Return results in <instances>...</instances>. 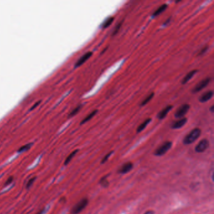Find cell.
Instances as JSON below:
<instances>
[{
	"mask_svg": "<svg viewBox=\"0 0 214 214\" xmlns=\"http://www.w3.org/2000/svg\"><path fill=\"white\" fill-rule=\"evenodd\" d=\"M200 135L201 129L198 128H194L184 138L183 143L184 144H190L195 142L200 136Z\"/></svg>",
	"mask_w": 214,
	"mask_h": 214,
	"instance_id": "cell-1",
	"label": "cell"
},
{
	"mask_svg": "<svg viewBox=\"0 0 214 214\" xmlns=\"http://www.w3.org/2000/svg\"><path fill=\"white\" fill-rule=\"evenodd\" d=\"M88 203H89V200L87 199L84 198L81 199L72 207L71 210V213L72 214L80 213L83 210H84V208L87 206Z\"/></svg>",
	"mask_w": 214,
	"mask_h": 214,
	"instance_id": "cell-2",
	"label": "cell"
},
{
	"mask_svg": "<svg viewBox=\"0 0 214 214\" xmlns=\"http://www.w3.org/2000/svg\"><path fill=\"white\" fill-rule=\"evenodd\" d=\"M172 142L171 141H166L164 143H163L154 152V155L157 156H161L166 154V152L170 150L172 146Z\"/></svg>",
	"mask_w": 214,
	"mask_h": 214,
	"instance_id": "cell-3",
	"label": "cell"
},
{
	"mask_svg": "<svg viewBox=\"0 0 214 214\" xmlns=\"http://www.w3.org/2000/svg\"><path fill=\"white\" fill-rule=\"evenodd\" d=\"M190 109V106L189 104H182L177 109L174 116L177 118L181 119V118L184 117V116L187 114Z\"/></svg>",
	"mask_w": 214,
	"mask_h": 214,
	"instance_id": "cell-4",
	"label": "cell"
},
{
	"mask_svg": "<svg viewBox=\"0 0 214 214\" xmlns=\"http://www.w3.org/2000/svg\"><path fill=\"white\" fill-rule=\"evenodd\" d=\"M210 80H211V78L210 77H207V78H204V79L202 80L200 82L197 84L195 86V87L193 89L192 92L193 93H196V92H199L201 91L202 89H204L208 86V84H209L210 82Z\"/></svg>",
	"mask_w": 214,
	"mask_h": 214,
	"instance_id": "cell-5",
	"label": "cell"
},
{
	"mask_svg": "<svg viewBox=\"0 0 214 214\" xmlns=\"http://www.w3.org/2000/svg\"><path fill=\"white\" fill-rule=\"evenodd\" d=\"M208 146H209V142H208V141L207 139H203L195 146V150L196 153H203V152L207 150Z\"/></svg>",
	"mask_w": 214,
	"mask_h": 214,
	"instance_id": "cell-6",
	"label": "cell"
},
{
	"mask_svg": "<svg viewBox=\"0 0 214 214\" xmlns=\"http://www.w3.org/2000/svg\"><path fill=\"white\" fill-rule=\"evenodd\" d=\"M133 168V164L131 162H127L123 164L118 170V173L120 174H126L131 171Z\"/></svg>",
	"mask_w": 214,
	"mask_h": 214,
	"instance_id": "cell-7",
	"label": "cell"
},
{
	"mask_svg": "<svg viewBox=\"0 0 214 214\" xmlns=\"http://www.w3.org/2000/svg\"><path fill=\"white\" fill-rule=\"evenodd\" d=\"M187 122V118L183 117V118H181V119H179L178 120H177L176 121L173 122L171 124V127L172 129H180V128H182V127H183Z\"/></svg>",
	"mask_w": 214,
	"mask_h": 214,
	"instance_id": "cell-8",
	"label": "cell"
},
{
	"mask_svg": "<svg viewBox=\"0 0 214 214\" xmlns=\"http://www.w3.org/2000/svg\"><path fill=\"white\" fill-rule=\"evenodd\" d=\"M93 53L92 52H88L87 53H86L85 54H84L82 57L77 60V62H76L75 67H80L81 65H82L83 64H84L89 59L92 57Z\"/></svg>",
	"mask_w": 214,
	"mask_h": 214,
	"instance_id": "cell-9",
	"label": "cell"
},
{
	"mask_svg": "<svg viewBox=\"0 0 214 214\" xmlns=\"http://www.w3.org/2000/svg\"><path fill=\"white\" fill-rule=\"evenodd\" d=\"M172 108H173L172 105H168L167 106L165 107V108H163L158 114H157V117L160 120L163 119L164 118L166 117V116L168 114V112L172 109Z\"/></svg>",
	"mask_w": 214,
	"mask_h": 214,
	"instance_id": "cell-10",
	"label": "cell"
},
{
	"mask_svg": "<svg viewBox=\"0 0 214 214\" xmlns=\"http://www.w3.org/2000/svg\"><path fill=\"white\" fill-rule=\"evenodd\" d=\"M213 92L212 91H208L204 94H203L199 100L200 103H206L213 97Z\"/></svg>",
	"mask_w": 214,
	"mask_h": 214,
	"instance_id": "cell-11",
	"label": "cell"
},
{
	"mask_svg": "<svg viewBox=\"0 0 214 214\" xmlns=\"http://www.w3.org/2000/svg\"><path fill=\"white\" fill-rule=\"evenodd\" d=\"M197 72H198V70H196V69L192 70L191 71L189 72L188 74L183 78V79L182 81V84H183V85L188 82L191 79V78L194 77V75L196 74Z\"/></svg>",
	"mask_w": 214,
	"mask_h": 214,
	"instance_id": "cell-12",
	"label": "cell"
},
{
	"mask_svg": "<svg viewBox=\"0 0 214 214\" xmlns=\"http://www.w3.org/2000/svg\"><path fill=\"white\" fill-rule=\"evenodd\" d=\"M151 121V118H147V119H145L141 125L138 127L137 129H136V132L137 133H139L141 131H143L144 129L146 128L148 125V124Z\"/></svg>",
	"mask_w": 214,
	"mask_h": 214,
	"instance_id": "cell-13",
	"label": "cell"
},
{
	"mask_svg": "<svg viewBox=\"0 0 214 214\" xmlns=\"http://www.w3.org/2000/svg\"><path fill=\"white\" fill-rule=\"evenodd\" d=\"M168 6L167 4H163L162 5H161V6L158 8H157L155 12L153 13V16H157L160 15V14H161L163 12H164L168 8Z\"/></svg>",
	"mask_w": 214,
	"mask_h": 214,
	"instance_id": "cell-14",
	"label": "cell"
},
{
	"mask_svg": "<svg viewBox=\"0 0 214 214\" xmlns=\"http://www.w3.org/2000/svg\"><path fill=\"white\" fill-rule=\"evenodd\" d=\"M98 112V110L97 109H95V110H94L93 111H92L91 113L89 114L84 119L81 121V125H83V124H85L86 122L89 121L90 120H91V119H92V118L95 116V115Z\"/></svg>",
	"mask_w": 214,
	"mask_h": 214,
	"instance_id": "cell-15",
	"label": "cell"
},
{
	"mask_svg": "<svg viewBox=\"0 0 214 214\" xmlns=\"http://www.w3.org/2000/svg\"><path fill=\"white\" fill-rule=\"evenodd\" d=\"M114 20V17L113 16H110V17L107 18L104 23L102 24V29H106L107 28H108L112 23V22Z\"/></svg>",
	"mask_w": 214,
	"mask_h": 214,
	"instance_id": "cell-16",
	"label": "cell"
},
{
	"mask_svg": "<svg viewBox=\"0 0 214 214\" xmlns=\"http://www.w3.org/2000/svg\"><path fill=\"white\" fill-rule=\"evenodd\" d=\"M78 151V150H74V151H72V153L66 158V159H65V160L64 161V165H67L69 164V163L71 161V160L73 159V158H74L76 155V154L77 153Z\"/></svg>",
	"mask_w": 214,
	"mask_h": 214,
	"instance_id": "cell-17",
	"label": "cell"
},
{
	"mask_svg": "<svg viewBox=\"0 0 214 214\" xmlns=\"http://www.w3.org/2000/svg\"><path fill=\"white\" fill-rule=\"evenodd\" d=\"M108 176H109V174H106V175H105L104 177H103L102 178H101L99 181L100 185L104 188H107L109 185V183L108 180Z\"/></svg>",
	"mask_w": 214,
	"mask_h": 214,
	"instance_id": "cell-18",
	"label": "cell"
},
{
	"mask_svg": "<svg viewBox=\"0 0 214 214\" xmlns=\"http://www.w3.org/2000/svg\"><path fill=\"white\" fill-rule=\"evenodd\" d=\"M154 95H155L154 92H151V94H150L148 96L142 101L141 104V106H144L146 104H147L148 103H150V100L153 98Z\"/></svg>",
	"mask_w": 214,
	"mask_h": 214,
	"instance_id": "cell-19",
	"label": "cell"
},
{
	"mask_svg": "<svg viewBox=\"0 0 214 214\" xmlns=\"http://www.w3.org/2000/svg\"><path fill=\"white\" fill-rule=\"evenodd\" d=\"M32 143H28V144H25V145H23V146H21V147H20L19 149H18V150L17 151V152H18V153H23V152H24V151H28V150H29L31 147H32Z\"/></svg>",
	"mask_w": 214,
	"mask_h": 214,
	"instance_id": "cell-20",
	"label": "cell"
},
{
	"mask_svg": "<svg viewBox=\"0 0 214 214\" xmlns=\"http://www.w3.org/2000/svg\"><path fill=\"white\" fill-rule=\"evenodd\" d=\"M122 23H123V20H122L121 21L119 22V23H118L116 25L115 28L114 29V30H113V32H112V36H115L116 34H117L118 32H119V30H120V29H121V26H122Z\"/></svg>",
	"mask_w": 214,
	"mask_h": 214,
	"instance_id": "cell-21",
	"label": "cell"
},
{
	"mask_svg": "<svg viewBox=\"0 0 214 214\" xmlns=\"http://www.w3.org/2000/svg\"><path fill=\"white\" fill-rule=\"evenodd\" d=\"M81 108H82V106L79 105V106H78L77 108H75L74 109H73L72 111V112L69 114V117H73V116H74L75 114H77L78 112H79V111L81 110Z\"/></svg>",
	"mask_w": 214,
	"mask_h": 214,
	"instance_id": "cell-22",
	"label": "cell"
},
{
	"mask_svg": "<svg viewBox=\"0 0 214 214\" xmlns=\"http://www.w3.org/2000/svg\"><path fill=\"white\" fill-rule=\"evenodd\" d=\"M114 153V151H111L109 152V153H108V154H107V155L103 158L102 161H101V164H104V163H105L107 161H108V159L109 158V157L112 155V153Z\"/></svg>",
	"mask_w": 214,
	"mask_h": 214,
	"instance_id": "cell-23",
	"label": "cell"
},
{
	"mask_svg": "<svg viewBox=\"0 0 214 214\" xmlns=\"http://www.w3.org/2000/svg\"><path fill=\"white\" fill-rule=\"evenodd\" d=\"M35 178H36L35 177H33V178H30V179L29 180V182H27L26 185V187L27 189L30 188L32 187L33 183H34V182H35Z\"/></svg>",
	"mask_w": 214,
	"mask_h": 214,
	"instance_id": "cell-24",
	"label": "cell"
},
{
	"mask_svg": "<svg viewBox=\"0 0 214 214\" xmlns=\"http://www.w3.org/2000/svg\"><path fill=\"white\" fill-rule=\"evenodd\" d=\"M208 46H205L204 47H203L200 50V52H199V53L198 54V55L199 56H202V55H204L207 52V50H208Z\"/></svg>",
	"mask_w": 214,
	"mask_h": 214,
	"instance_id": "cell-25",
	"label": "cell"
},
{
	"mask_svg": "<svg viewBox=\"0 0 214 214\" xmlns=\"http://www.w3.org/2000/svg\"><path fill=\"white\" fill-rule=\"evenodd\" d=\"M13 177H9L6 182H5L4 183V185L5 186H8L10 185V184H12V183L13 182Z\"/></svg>",
	"mask_w": 214,
	"mask_h": 214,
	"instance_id": "cell-26",
	"label": "cell"
},
{
	"mask_svg": "<svg viewBox=\"0 0 214 214\" xmlns=\"http://www.w3.org/2000/svg\"><path fill=\"white\" fill-rule=\"evenodd\" d=\"M144 214H155V212H154V211L150 210L146 211Z\"/></svg>",
	"mask_w": 214,
	"mask_h": 214,
	"instance_id": "cell-27",
	"label": "cell"
},
{
	"mask_svg": "<svg viewBox=\"0 0 214 214\" xmlns=\"http://www.w3.org/2000/svg\"><path fill=\"white\" fill-rule=\"evenodd\" d=\"M44 212H45V209H42V210H40L39 212H38L36 214H43Z\"/></svg>",
	"mask_w": 214,
	"mask_h": 214,
	"instance_id": "cell-28",
	"label": "cell"
},
{
	"mask_svg": "<svg viewBox=\"0 0 214 214\" xmlns=\"http://www.w3.org/2000/svg\"><path fill=\"white\" fill-rule=\"evenodd\" d=\"M40 103V101H39V102L37 103L36 104H35L34 105H33V107H32V108H31V110H32V109H34V108H35V107H37V105H38V104H39V103Z\"/></svg>",
	"mask_w": 214,
	"mask_h": 214,
	"instance_id": "cell-29",
	"label": "cell"
},
{
	"mask_svg": "<svg viewBox=\"0 0 214 214\" xmlns=\"http://www.w3.org/2000/svg\"><path fill=\"white\" fill-rule=\"evenodd\" d=\"M170 19H171V17H170V18H168V19L166 20V21L165 22V23H164V24H165V25H166L167 23H169V22H170Z\"/></svg>",
	"mask_w": 214,
	"mask_h": 214,
	"instance_id": "cell-30",
	"label": "cell"
},
{
	"mask_svg": "<svg viewBox=\"0 0 214 214\" xmlns=\"http://www.w3.org/2000/svg\"><path fill=\"white\" fill-rule=\"evenodd\" d=\"M108 47H106V48H105V49H104V50H103V52H101V54H103V53H104V52H106V50H107V49H108Z\"/></svg>",
	"mask_w": 214,
	"mask_h": 214,
	"instance_id": "cell-31",
	"label": "cell"
},
{
	"mask_svg": "<svg viewBox=\"0 0 214 214\" xmlns=\"http://www.w3.org/2000/svg\"><path fill=\"white\" fill-rule=\"evenodd\" d=\"M213 108H214V106H212V107L210 108V111H211L212 112H213Z\"/></svg>",
	"mask_w": 214,
	"mask_h": 214,
	"instance_id": "cell-32",
	"label": "cell"
}]
</instances>
